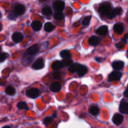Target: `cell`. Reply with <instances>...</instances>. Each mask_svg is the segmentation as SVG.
Returning <instances> with one entry per match:
<instances>
[{
	"label": "cell",
	"instance_id": "5",
	"mask_svg": "<svg viewBox=\"0 0 128 128\" xmlns=\"http://www.w3.org/2000/svg\"><path fill=\"white\" fill-rule=\"evenodd\" d=\"M40 50L39 46L38 44H34L31 46V47L29 48L27 50H26L25 54L28 55V56H33V55L36 54L38 51Z\"/></svg>",
	"mask_w": 128,
	"mask_h": 128
},
{
	"label": "cell",
	"instance_id": "4",
	"mask_svg": "<svg viewBox=\"0 0 128 128\" xmlns=\"http://www.w3.org/2000/svg\"><path fill=\"white\" fill-rule=\"evenodd\" d=\"M25 11H26V8L24 5L21 4H17L14 6L13 12L17 16H18V15H22V14L24 13Z\"/></svg>",
	"mask_w": 128,
	"mask_h": 128
},
{
	"label": "cell",
	"instance_id": "18",
	"mask_svg": "<svg viewBox=\"0 0 128 128\" xmlns=\"http://www.w3.org/2000/svg\"><path fill=\"white\" fill-rule=\"evenodd\" d=\"M62 67H63V66H62V62L60 61H54L52 63V65H51V68H52V70H56V71L60 70V69L62 68Z\"/></svg>",
	"mask_w": 128,
	"mask_h": 128
},
{
	"label": "cell",
	"instance_id": "37",
	"mask_svg": "<svg viewBox=\"0 0 128 128\" xmlns=\"http://www.w3.org/2000/svg\"><path fill=\"white\" fill-rule=\"evenodd\" d=\"M124 96L128 98V86L124 91Z\"/></svg>",
	"mask_w": 128,
	"mask_h": 128
},
{
	"label": "cell",
	"instance_id": "24",
	"mask_svg": "<svg viewBox=\"0 0 128 128\" xmlns=\"http://www.w3.org/2000/svg\"><path fill=\"white\" fill-rule=\"evenodd\" d=\"M42 13L46 16H50L52 14V10L49 6H45L42 9Z\"/></svg>",
	"mask_w": 128,
	"mask_h": 128
},
{
	"label": "cell",
	"instance_id": "14",
	"mask_svg": "<svg viewBox=\"0 0 128 128\" xmlns=\"http://www.w3.org/2000/svg\"><path fill=\"white\" fill-rule=\"evenodd\" d=\"M50 89L53 92H58L61 89V84L59 82H52L50 86Z\"/></svg>",
	"mask_w": 128,
	"mask_h": 128
},
{
	"label": "cell",
	"instance_id": "21",
	"mask_svg": "<svg viewBox=\"0 0 128 128\" xmlns=\"http://www.w3.org/2000/svg\"><path fill=\"white\" fill-rule=\"evenodd\" d=\"M60 56L63 59L71 58V54L70 51H68V50H63V51H62L60 52Z\"/></svg>",
	"mask_w": 128,
	"mask_h": 128
},
{
	"label": "cell",
	"instance_id": "36",
	"mask_svg": "<svg viewBox=\"0 0 128 128\" xmlns=\"http://www.w3.org/2000/svg\"><path fill=\"white\" fill-rule=\"evenodd\" d=\"M53 76L54 77V78L56 79H59L60 78V77H61L60 72H55V73H54Z\"/></svg>",
	"mask_w": 128,
	"mask_h": 128
},
{
	"label": "cell",
	"instance_id": "7",
	"mask_svg": "<svg viewBox=\"0 0 128 128\" xmlns=\"http://www.w3.org/2000/svg\"><path fill=\"white\" fill-rule=\"evenodd\" d=\"M53 7L56 11H62L65 7V3L62 1H56L54 2Z\"/></svg>",
	"mask_w": 128,
	"mask_h": 128
},
{
	"label": "cell",
	"instance_id": "6",
	"mask_svg": "<svg viewBox=\"0 0 128 128\" xmlns=\"http://www.w3.org/2000/svg\"><path fill=\"white\" fill-rule=\"evenodd\" d=\"M44 64L43 60L42 58H39L38 60H37L34 62L33 64L32 65V68L34 70H38L42 69L44 67Z\"/></svg>",
	"mask_w": 128,
	"mask_h": 128
},
{
	"label": "cell",
	"instance_id": "10",
	"mask_svg": "<svg viewBox=\"0 0 128 128\" xmlns=\"http://www.w3.org/2000/svg\"><path fill=\"white\" fill-rule=\"evenodd\" d=\"M120 112L123 114H128V102L126 101H122L120 106Z\"/></svg>",
	"mask_w": 128,
	"mask_h": 128
},
{
	"label": "cell",
	"instance_id": "35",
	"mask_svg": "<svg viewBox=\"0 0 128 128\" xmlns=\"http://www.w3.org/2000/svg\"><path fill=\"white\" fill-rule=\"evenodd\" d=\"M124 42H120V43H118L117 44H116V47L118 48L119 49H122V48L124 47Z\"/></svg>",
	"mask_w": 128,
	"mask_h": 128
},
{
	"label": "cell",
	"instance_id": "1",
	"mask_svg": "<svg viewBox=\"0 0 128 128\" xmlns=\"http://www.w3.org/2000/svg\"><path fill=\"white\" fill-rule=\"evenodd\" d=\"M111 10H112V7L110 3H104L99 7L98 11L101 15L107 16Z\"/></svg>",
	"mask_w": 128,
	"mask_h": 128
},
{
	"label": "cell",
	"instance_id": "3",
	"mask_svg": "<svg viewBox=\"0 0 128 128\" xmlns=\"http://www.w3.org/2000/svg\"><path fill=\"white\" fill-rule=\"evenodd\" d=\"M40 94V91L36 88H31L26 91V95L28 97L32 99H35L38 97Z\"/></svg>",
	"mask_w": 128,
	"mask_h": 128
},
{
	"label": "cell",
	"instance_id": "30",
	"mask_svg": "<svg viewBox=\"0 0 128 128\" xmlns=\"http://www.w3.org/2000/svg\"><path fill=\"white\" fill-rule=\"evenodd\" d=\"M52 120H53L52 118H51V117L46 118L44 120L43 124L45 125V126H47V125L50 124H51V122H52Z\"/></svg>",
	"mask_w": 128,
	"mask_h": 128
},
{
	"label": "cell",
	"instance_id": "39",
	"mask_svg": "<svg viewBox=\"0 0 128 128\" xmlns=\"http://www.w3.org/2000/svg\"><path fill=\"white\" fill-rule=\"evenodd\" d=\"M39 1H40V2H44V1H48V0H39Z\"/></svg>",
	"mask_w": 128,
	"mask_h": 128
},
{
	"label": "cell",
	"instance_id": "40",
	"mask_svg": "<svg viewBox=\"0 0 128 128\" xmlns=\"http://www.w3.org/2000/svg\"><path fill=\"white\" fill-rule=\"evenodd\" d=\"M1 30H2V26H1V24H0V31H1Z\"/></svg>",
	"mask_w": 128,
	"mask_h": 128
},
{
	"label": "cell",
	"instance_id": "23",
	"mask_svg": "<svg viewBox=\"0 0 128 128\" xmlns=\"http://www.w3.org/2000/svg\"><path fill=\"white\" fill-rule=\"evenodd\" d=\"M55 28L54 26L51 22H48L44 25V30L46 32H51Z\"/></svg>",
	"mask_w": 128,
	"mask_h": 128
},
{
	"label": "cell",
	"instance_id": "28",
	"mask_svg": "<svg viewBox=\"0 0 128 128\" xmlns=\"http://www.w3.org/2000/svg\"><path fill=\"white\" fill-rule=\"evenodd\" d=\"M91 16H86V18H84V20H82V24H83V26H87L88 25L90 24V21H91Z\"/></svg>",
	"mask_w": 128,
	"mask_h": 128
},
{
	"label": "cell",
	"instance_id": "2",
	"mask_svg": "<svg viewBox=\"0 0 128 128\" xmlns=\"http://www.w3.org/2000/svg\"><path fill=\"white\" fill-rule=\"evenodd\" d=\"M122 77V73L120 72V71H112L108 76L109 81H119L121 80Z\"/></svg>",
	"mask_w": 128,
	"mask_h": 128
},
{
	"label": "cell",
	"instance_id": "16",
	"mask_svg": "<svg viewBox=\"0 0 128 128\" xmlns=\"http://www.w3.org/2000/svg\"><path fill=\"white\" fill-rule=\"evenodd\" d=\"M89 44H90L91 46H97L99 42H100V40H99L97 36H92L89 39Z\"/></svg>",
	"mask_w": 128,
	"mask_h": 128
},
{
	"label": "cell",
	"instance_id": "31",
	"mask_svg": "<svg viewBox=\"0 0 128 128\" xmlns=\"http://www.w3.org/2000/svg\"><path fill=\"white\" fill-rule=\"evenodd\" d=\"M8 57L7 54L4 53V52H0V62H3L4 61L6 60Z\"/></svg>",
	"mask_w": 128,
	"mask_h": 128
},
{
	"label": "cell",
	"instance_id": "29",
	"mask_svg": "<svg viewBox=\"0 0 128 128\" xmlns=\"http://www.w3.org/2000/svg\"><path fill=\"white\" fill-rule=\"evenodd\" d=\"M116 16H117V14H116L115 10L114 9V10H112H112H111V11L110 12V13L108 14L107 17L110 19H112V18H114L116 17Z\"/></svg>",
	"mask_w": 128,
	"mask_h": 128
},
{
	"label": "cell",
	"instance_id": "26",
	"mask_svg": "<svg viewBox=\"0 0 128 128\" xmlns=\"http://www.w3.org/2000/svg\"><path fill=\"white\" fill-rule=\"evenodd\" d=\"M18 108L20 110H28V107L27 104L25 102H20L18 103L17 104Z\"/></svg>",
	"mask_w": 128,
	"mask_h": 128
},
{
	"label": "cell",
	"instance_id": "38",
	"mask_svg": "<svg viewBox=\"0 0 128 128\" xmlns=\"http://www.w3.org/2000/svg\"><path fill=\"white\" fill-rule=\"evenodd\" d=\"M95 60H96V61H98V62H101V61H102V58H101L96 57V58H95Z\"/></svg>",
	"mask_w": 128,
	"mask_h": 128
},
{
	"label": "cell",
	"instance_id": "20",
	"mask_svg": "<svg viewBox=\"0 0 128 128\" xmlns=\"http://www.w3.org/2000/svg\"><path fill=\"white\" fill-rule=\"evenodd\" d=\"M90 112L92 116H97L100 112L99 108L96 106H92L90 108Z\"/></svg>",
	"mask_w": 128,
	"mask_h": 128
},
{
	"label": "cell",
	"instance_id": "34",
	"mask_svg": "<svg viewBox=\"0 0 128 128\" xmlns=\"http://www.w3.org/2000/svg\"><path fill=\"white\" fill-rule=\"evenodd\" d=\"M128 40V33H126V34L124 35V36L123 38H122V40H121V42H124V43H126L127 42V41Z\"/></svg>",
	"mask_w": 128,
	"mask_h": 128
},
{
	"label": "cell",
	"instance_id": "19",
	"mask_svg": "<svg viewBox=\"0 0 128 128\" xmlns=\"http://www.w3.org/2000/svg\"><path fill=\"white\" fill-rule=\"evenodd\" d=\"M80 66H81V64H80L78 63L71 64L70 66V68H69V71L71 72H72V73H74V72H77L79 68H80Z\"/></svg>",
	"mask_w": 128,
	"mask_h": 128
},
{
	"label": "cell",
	"instance_id": "43",
	"mask_svg": "<svg viewBox=\"0 0 128 128\" xmlns=\"http://www.w3.org/2000/svg\"><path fill=\"white\" fill-rule=\"evenodd\" d=\"M1 46H0V51H1Z\"/></svg>",
	"mask_w": 128,
	"mask_h": 128
},
{
	"label": "cell",
	"instance_id": "42",
	"mask_svg": "<svg viewBox=\"0 0 128 128\" xmlns=\"http://www.w3.org/2000/svg\"><path fill=\"white\" fill-rule=\"evenodd\" d=\"M127 57H128V51H127Z\"/></svg>",
	"mask_w": 128,
	"mask_h": 128
},
{
	"label": "cell",
	"instance_id": "22",
	"mask_svg": "<svg viewBox=\"0 0 128 128\" xmlns=\"http://www.w3.org/2000/svg\"><path fill=\"white\" fill-rule=\"evenodd\" d=\"M5 91H6V94L10 95V96H13V95H14L16 94V90H15V88L11 86H8L6 88Z\"/></svg>",
	"mask_w": 128,
	"mask_h": 128
},
{
	"label": "cell",
	"instance_id": "8",
	"mask_svg": "<svg viewBox=\"0 0 128 128\" xmlns=\"http://www.w3.org/2000/svg\"><path fill=\"white\" fill-rule=\"evenodd\" d=\"M113 30L116 33L121 34L123 32L124 30V26L122 23H116L113 27Z\"/></svg>",
	"mask_w": 128,
	"mask_h": 128
},
{
	"label": "cell",
	"instance_id": "13",
	"mask_svg": "<svg viewBox=\"0 0 128 128\" xmlns=\"http://www.w3.org/2000/svg\"><path fill=\"white\" fill-rule=\"evenodd\" d=\"M12 39L15 42H20L23 39V36L20 32H15L12 34Z\"/></svg>",
	"mask_w": 128,
	"mask_h": 128
},
{
	"label": "cell",
	"instance_id": "41",
	"mask_svg": "<svg viewBox=\"0 0 128 128\" xmlns=\"http://www.w3.org/2000/svg\"><path fill=\"white\" fill-rule=\"evenodd\" d=\"M2 17V14H1V12H0V18H1Z\"/></svg>",
	"mask_w": 128,
	"mask_h": 128
},
{
	"label": "cell",
	"instance_id": "32",
	"mask_svg": "<svg viewBox=\"0 0 128 128\" xmlns=\"http://www.w3.org/2000/svg\"><path fill=\"white\" fill-rule=\"evenodd\" d=\"M17 17V15L14 13V12H11V13L9 14L8 18L10 20H14V19H16V18Z\"/></svg>",
	"mask_w": 128,
	"mask_h": 128
},
{
	"label": "cell",
	"instance_id": "15",
	"mask_svg": "<svg viewBox=\"0 0 128 128\" xmlns=\"http://www.w3.org/2000/svg\"><path fill=\"white\" fill-rule=\"evenodd\" d=\"M31 27H32V30H33L34 31H40L41 29V28H42V23L39 21H33V22H32V24H31Z\"/></svg>",
	"mask_w": 128,
	"mask_h": 128
},
{
	"label": "cell",
	"instance_id": "12",
	"mask_svg": "<svg viewBox=\"0 0 128 128\" xmlns=\"http://www.w3.org/2000/svg\"><path fill=\"white\" fill-rule=\"evenodd\" d=\"M124 66V62L122 61H115L112 64V68L116 70H122Z\"/></svg>",
	"mask_w": 128,
	"mask_h": 128
},
{
	"label": "cell",
	"instance_id": "11",
	"mask_svg": "<svg viewBox=\"0 0 128 128\" xmlns=\"http://www.w3.org/2000/svg\"><path fill=\"white\" fill-rule=\"evenodd\" d=\"M96 33L99 35H101V36L107 34L108 33V28L107 26H105V25L100 26L96 30Z\"/></svg>",
	"mask_w": 128,
	"mask_h": 128
},
{
	"label": "cell",
	"instance_id": "25",
	"mask_svg": "<svg viewBox=\"0 0 128 128\" xmlns=\"http://www.w3.org/2000/svg\"><path fill=\"white\" fill-rule=\"evenodd\" d=\"M54 18L58 21H61L64 18V14L62 11H56L54 14Z\"/></svg>",
	"mask_w": 128,
	"mask_h": 128
},
{
	"label": "cell",
	"instance_id": "17",
	"mask_svg": "<svg viewBox=\"0 0 128 128\" xmlns=\"http://www.w3.org/2000/svg\"><path fill=\"white\" fill-rule=\"evenodd\" d=\"M88 72V68L86 66H84V65H81L80 66V68H79L78 71H77L78 74L80 76H84L86 74V72Z\"/></svg>",
	"mask_w": 128,
	"mask_h": 128
},
{
	"label": "cell",
	"instance_id": "33",
	"mask_svg": "<svg viewBox=\"0 0 128 128\" xmlns=\"http://www.w3.org/2000/svg\"><path fill=\"white\" fill-rule=\"evenodd\" d=\"M114 10H115V11H116V14H117V15H120L121 13H122V10L121 8L118 7V8H115Z\"/></svg>",
	"mask_w": 128,
	"mask_h": 128
},
{
	"label": "cell",
	"instance_id": "9",
	"mask_svg": "<svg viewBox=\"0 0 128 128\" xmlns=\"http://www.w3.org/2000/svg\"><path fill=\"white\" fill-rule=\"evenodd\" d=\"M123 121V116L120 114H116L112 118V122L116 125H120Z\"/></svg>",
	"mask_w": 128,
	"mask_h": 128
},
{
	"label": "cell",
	"instance_id": "27",
	"mask_svg": "<svg viewBox=\"0 0 128 128\" xmlns=\"http://www.w3.org/2000/svg\"><path fill=\"white\" fill-rule=\"evenodd\" d=\"M61 62H62V66H68L72 64V61L70 58L64 59L62 61H61Z\"/></svg>",
	"mask_w": 128,
	"mask_h": 128
}]
</instances>
